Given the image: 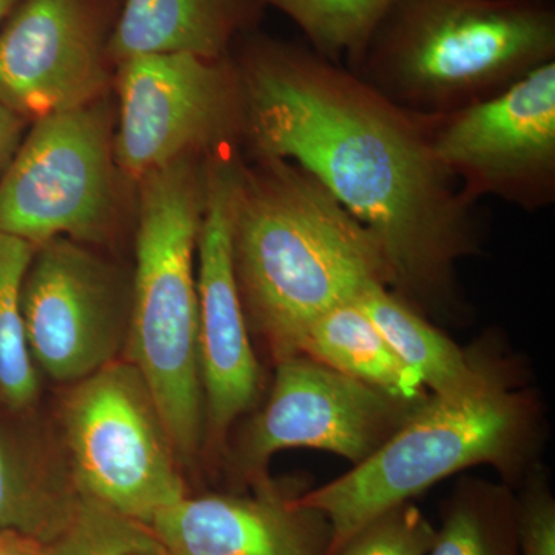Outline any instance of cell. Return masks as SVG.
Listing matches in <instances>:
<instances>
[{
	"instance_id": "obj_17",
	"label": "cell",
	"mask_w": 555,
	"mask_h": 555,
	"mask_svg": "<svg viewBox=\"0 0 555 555\" xmlns=\"http://www.w3.org/2000/svg\"><path fill=\"white\" fill-rule=\"evenodd\" d=\"M299 356L313 358L403 403L420 404L427 398L422 378L393 352L357 301L318 318L302 339Z\"/></svg>"
},
{
	"instance_id": "obj_11",
	"label": "cell",
	"mask_w": 555,
	"mask_h": 555,
	"mask_svg": "<svg viewBox=\"0 0 555 555\" xmlns=\"http://www.w3.org/2000/svg\"><path fill=\"white\" fill-rule=\"evenodd\" d=\"M122 0H21L0 28V102L35 120L108 96Z\"/></svg>"
},
{
	"instance_id": "obj_14",
	"label": "cell",
	"mask_w": 555,
	"mask_h": 555,
	"mask_svg": "<svg viewBox=\"0 0 555 555\" xmlns=\"http://www.w3.org/2000/svg\"><path fill=\"white\" fill-rule=\"evenodd\" d=\"M166 555H326L321 514L264 483L255 496H182L149 524Z\"/></svg>"
},
{
	"instance_id": "obj_19",
	"label": "cell",
	"mask_w": 555,
	"mask_h": 555,
	"mask_svg": "<svg viewBox=\"0 0 555 555\" xmlns=\"http://www.w3.org/2000/svg\"><path fill=\"white\" fill-rule=\"evenodd\" d=\"M283 13L324 60L357 73L396 0H258Z\"/></svg>"
},
{
	"instance_id": "obj_4",
	"label": "cell",
	"mask_w": 555,
	"mask_h": 555,
	"mask_svg": "<svg viewBox=\"0 0 555 555\" xmlns=\"http://www.w3.org/2000/svg\"><path fill=\"white\" fill-rule=\"evenodd\" d=\"M208 156H185L137 182L138 228L126 360L155 398L179 463L206 436L198 358L196 248L207 199Z\"/></svg>"
},
{
	"instance_id": "obj_12",
	"label": "cell",
	"mask_w": 555,
	"mask_h": 555,
	"mask_svg": "<svg viewBox=\"0 0 555 555\" xmlns=\"http://www.w3.org/2000/svg\"><path fill=\"white\" fill-rule=\"evenodd\" d=\"M240 147L207 158V199L196 248L198 358L206 433L228 434L259 396V366L233 262V204L241 167Z\"/></svg>"
},
{
	"instance_id": "obj_9",
	"label": "cell",
	"mask_w": 555,
	"mask_h": 555,
	"mask_svg": "<svg viewBox=\"0 0 555 555\" xmlns=\"http://www.w3.org/2000/svg\"><path fill=\"white\" fill-rule=\"evenodd\" d=\"M21 308L38 372L76 385L126 352L131 276L86 244L51 240L36 247Z\"/></svg>"
},
{
	"instance_id": "obj_5",
	"label": "cell",
	"mask_w": 555,
	"mask_h": 555,
	"mask_svg": "<svg viewBox=\"0 0 555 555\" xmlns=\"http://www.w3.org/2000/svg\"><path fill=\"white\" fill-rule=\"evenodd\" d=\"M525 433L520 398L491 372L463 389L427 397L350 473L299 496L328 525L326 555L372 520L480 463L502 465Z\"/></svg>"
},
{
	"instance_id": "obj_13",
	"label": "cell",
	"mask_w": 555,
	"mask_h": 555,
	"mask_svg": "<svg viewBox=\"0 0 555 555\" xmlns=\"http://www.w3.org/2000/svg\"><path fill=\"white\" fill-rule=\"evenodd\" d=\"M416 406L308 356L284 358L268 403L244 436L241 456L255 469L284 449L310 448L360 465Z\"/></svg>"
},
{
	"instance_id": "obj_8",
	"label": "cell",
	"mask_w": 555,
	"mask_h": 555,
	"mask_svg": "<svg viewBox=\"0 0 555 555\" xmlns=\"http://www.w3.org/2000/svg\"><path fill=\"white\" fill-rule=\"evenodd\" d=\"M115 159L129 181L185 156L241 147L244 100L230 54H139L115 65Z\"/></svg>"
},
{
	"instance_id": "obj_15",
	"label": "cell",
	"mask_w": 555,
	"mask_h": 555,
	"mask_svg": "<svg viewBox=\"0 0 555 555\" xmlns=\"http://www.w3.org/2000/svg\"><path fill=\"white\" fill-rule=\"evenodd\" d=\"M258 0H122L109 39L113 64L155 53L221 60L244 33L258 28Z\"/></svg>"
},
{
	"instance_id": "obj_1",
	"label": "cell",
	"mask_w": 555,
	"mask_h": 555,
	"mask_svg": "<svg viewBox=\"0 0 555 555\" xmlns=\"http://www.w3.org/2000/svg\"><path fill=\"white\" fill-rule=\"evenodd\" d=\"M244 100L248 158L297 164L377 238L390 288L440 308L456 259L480 243V207L434 152L429 115L387 100L309 46L244 33L230 51Z\"/></svg>"
},
{
	"instance_id": "obj_23",
	"label": "cell",
	"mask_w": 555,
	"mask_h": 555,
	"mask_svg": "<svg viewBox=\"0 0 555 555\" xmlns=\"http://www.w3.org/2000/svg\"><path fill=\"white\" fill-rule=\"evenodd\" d=\"M436 537L422 511L404 503L363 526L331 555H429Z\"/></svg>"
},
{
	"instance_id": "obj_28",
	"label": "cell",
	"mask_w": 555,
	"mask_h": 555,
	"mask_svg": "<svg viewBox=\"0 0 555 555\" xmlns=\"http://www.w3.org/2000/svg\"><path fill=\"white\" fill-rule=\"evenodd\" d=\"M133 555H166L163 553V551H159V553H139Z\"/></svg>"
},
{
	"instance_id": "obj_25",
	"label": "cell",
	"mask_w": 555,
	"mask_h": 555,
	"mask_svg": "<svg viewBox=\"0 0 555 555\" xmlns=\"http://www.w3.org/2000/svg\"><path fill=\"white\" fill-rule=\"evenodd\" d=\"M25 122L27 120L0 102V175L7 169L21 145Z\"/></svg>"
},
{
	"instance_id": "obj_7",
	"label": "cell",
	"mask_w": 555,
	"mask_h": 555,
	"mask_svg": "<svg viewBox=\"0 0 555 555\" xmlns=\"http://www.w3.org/2000/svg\"><path fill=\"white\" fill-rule=\"evenodd\" d=\"M62 426L80 494L145 526L188 495L158 404L130 361L72 385Z\"/></svg>"
},
{
	"instance_id": "obj_27",
	"label": "cell",
	"mask_w": 555,
	"mask_h": 555,
	"mask_svg": "<svg viewBox=\"0 0 555 555\" xmlns=\"http://www.w3.org/2000/svg\"><path fill=\"white\" fill-rule=\"evenodd\" d=\"M20 2L21 0H0V28Z\"/></svg>"
},
{
	"instance_id": "obj_22",
	"label": "cell",
	"mask_w": 555,
	"mask_h": 555,
	"mask_svg": "<svg viewBox=\"0 0 555 555\" xmlns=\"http://www.w3.org/2000/svg\"><path fill=\"white\" fill-rule=\"evenodd\" d=\"M159 551L163 547L149 526L80 495L72 520L53 540L42 543L40 555H133Z\"/></svg>"
},
{
	"instance_id": "obj_18",
	"label": "cell",
	"mask_w": 555,
	"mask_h": 555,
	"mask_svg": "<svg viewBox=\"0 0 555 555\" xmlns=\"http://www.w3.org/2000/svg\"><path fill=\"white\" fill-rule=\"evenodd\" d=\"M357 305L434 396L463 389L483 371L385 284L369 286Z\"/></svg>"
},
{
	"instance_id": "obj_26",
	"label": "cell",
	"mask_w": 555,
	"mask_h": 555,
	"mask_svg": "<svg viewBox=\"0 0 555 555\" xmlns=\"http://www.w3.org/2000/svg\"><path fill=\"white\" fill-rule=\"evenodd\" d=\"M42 543L17 532H0V555H40Z\"/></svg>"
},
{
	"instance_id": "obj_16",
	"label": "cell",
	"mask_w": 555,
	"mask_h": 555,
	"mask_svg": "<svg viewBox=\"0 0 555 555\" xmlns=\"http://www.w3.org/2000/svg\"><path fill=\"white\" fill-rule=\"evenodd\" d=\"M28 415L0 406V532L47 543L72 520L82 494Z\"/></svg>"
},
{
	"instance_id": "obj_3",
	"label": "cell",
	"mask_w": 555,
	"mask_h": 555,
	"mask_svg": "<svg viewBox=\"0 0 555 555\" xmlns=\"http://www.w3.org/2000/svg\"><path fill=\"white\" fill-rule=\"evenodd\" d=\"M554 61L553 0H396L353 75L398 107L436 116Z\"/></svg>"
},
{
	"instance_id": "obj_2",
	"label": "cell",
	"mask_w": 555,
	"mask_h": 555,
	"mask_svg": "<svg viewBox=\"0 0 555 555\" xmlns=\"http://www.w3.org/2000/svg\"><path fill=\"white\" fill-rule=\"evenodd\" d=\"M240 297L276 361L310 326L372 284L390 288L377 238L318 179L286 159H241L233 204Z\"/></svg>"
},
{
	"instance_id": "obj_21",
	"label": "cell",
	"mask_w": 555,
	"mask_h": 555,
	"mask_svg": "<svg viewBox=\"0 0 555 555\" xmlns=\"http://www.w3.org/2000/svg\"><path fill=\"white\" fill-rule=\"evenodd\" d=\"M429 555H520L517 505L499 492L456 496Z\"/></svg>"
},
{
	"instance_id": "obj_10",
	"label": "cell",
	"mask_w": 555,
	"mask_h": 555,
	"mask_svg": "<svg viewBox=\"0 0 555 555\" xmlns=\"http://www.w3.org/2000/svg\"><path fill=\"white\" fill-rule=\"evenodd\" d=\"M434 152L470 203L521 210L555 203V61L491 98L429 116Z\"/></svg>"
},
{
	"instance_id": "obj_24",
	"label": "cell",
	"mask_w": 555,
	"mask_h": 555,
	"mask_svg": "<svg viewBox=\"0 0 555 555\" xmlns=\"http://www.w3.org/2000/svg\"><path fill=\"white\" fill-rule=\"evenodd\" d=\"M520 555H555V503L545 489L534 488L517 505Z\"/></svg>"
},
{
	"instance_id": "obj_6",
	"label": "cell",
	"mask_w": 555,
	"mask_h": 555,
	"mask_svg": "<svg viewBox=\"0 0 555 555\" xmlns=\"http://www.w3.org/2000/svg\"><path fill=\"white\" fill-rule=\"evenodd\" d=\"M108 96L33 122L0 175V232L33 246L68 238L101 246L122 221Z\"/></svg>"
},
{
	"instance_id": "obj_20",
	"label": "cell",
	"mask_w": 555,
	"mask_h": 555,
	"mask_svg": "<svg viewBox=\"0 0 555 555\" xmlns=\"http://www.w3.org/2000/svg\"><path fill=\"white\" fill-rule=\"evenodd\" d=\"M36 246L0 232V406L31 412L39 400V372L25 341L22 287Z\"/></svg>"
}]
</instances>
